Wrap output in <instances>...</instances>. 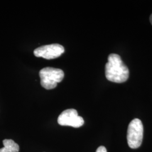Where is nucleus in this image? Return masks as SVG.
Wrapping results in <instances>:
<instances>
[{
    "instance_id": "nucleus-1",
    "label": "nucleus",
    "mask_w": 152,
    "mask_h": 152,
    "mask_svg": "<svg viewBox=\"0 0 152 152\" xmlns=\"http://www.w3.org/2000/svg\"><path fill=\"white\" fill-rule=\"evenodd\" d=\"M105 77L109 81L123 83L129 77V70L121 59L119 55L111 54L109 55L105 65Z\"/></svg>"
},
{
    "instance_id": "nucleus-2",
    "label": "nucleus",
    "mask_w": 152,
    "mask_h": 152,
    "mask_svg": "<svg viewBox=\"0 0 152 152\" xmlns=\"http://www.w3.org/2000/svg\"><path fill=\"white\" fill-rule=\"evenodd\" d=\"M39 76L41 86L45 89L51 90L56 87L58 83L63 80L64 73L60 69L46 67L39 71Z\"/></svg>"
},
{
    "instance_id": "nucleus-3",
    "label": "nucleus",
    "mask_w": 152,
    "mask_h": 152,
    "mask_svg": "<svg viewBox=\"0 0 152 152\" xmlns=\"http://www.w3.org/2000/svg\"><path fill=\"white\" fill-rule=\"evenodd\" d=\"M144 128L141 120L134 119L129 124L127 139L129 146L132 149H136L140 147L143 138Z\"/></svg>"
},
{
    "instance_id": "nucleus-4",
    "label": "nucleus",
    "mask_w": 152,
    "mask_h": 152,
    "mask_svg": "<svg viewBox=\"0 0 152 152\" xmlns=\"http://www.w3.org/2000/svg\"><path fill=\"white\" fill-rule=\"evenodd\" d=\"M65 50L60 44H53L45 45L34 50V55L36 57H41L46 59H53L57 58L64 53Z\"/></svg>"
},
{
    "instance_id": "nucleus-5",
    "label": "nucleus",
    "mask_w": 152,
    "mask_h": 152,
    "mask_svg": "<svg viewBox=\"0 0 152 152\" xmlns=\"http://www.w3.org/2000/svg\"><path fill=\"white\" fill-rule=\"evenodd\" d=\"M58 122L61 126H68L75 128L81 127L84 124V120L78 115L77 111L74 109L64 110L59 115Z\"/></svg>"
},
{
    "instance_id": "nucleus-6",
    "label": "nucleus",
    "mask_w": 152,
    "mask_h": 152,
    "mask_svg": "<svg viewBox=\"0 0 152 152\" xmlns=\"http://www.w3.org/2000/svg\"><path fill=\"white\" fill-rule=\"evenodd\" d=\"M4 147L0 149V152H19V146L11 139H5L3 141Z\"/></svg>"
},
{
    "instance_id": "nucleus-7",
    "label": "nucleus",
    "mask_w": 152,
    "mask_h": 152,
    "mask_svg": "<svg viewBox=\"0 0 152 152\" xmlns=\"http://www.w3.org/2000/svg\"><path fill=\"white\" fill-rule=\"evenodd\" d=\"M96 152H107V151L105 147L104 146H100L98 148Z\"/></svg>"
},
{
    "instance_id": "nucleus-8",
    "label": "nucleus",
    "mask_w": 152,
    "mask_h": 152,
    "mask_svg": "<svg viewBox=\"0 0 152 152\" xmlns=\"http://www.w3.org/2000/svg\"><path fill=\"white\" fill-rule=\"evenodd\" d=\"M149 19H150V22L151 23V24H152V14L150 16V18H149Z\"/></svg>"
}]
</instances>
